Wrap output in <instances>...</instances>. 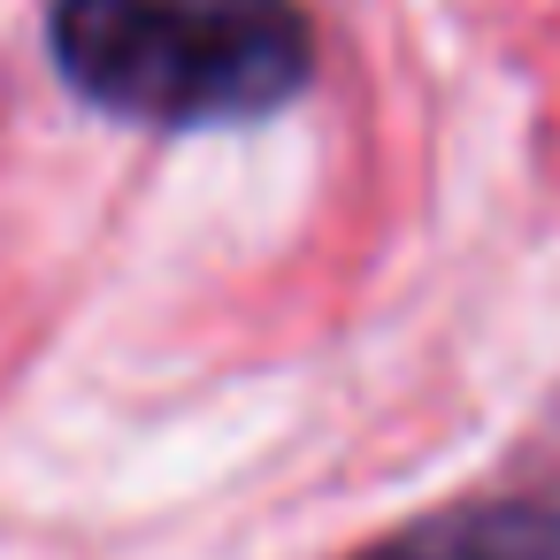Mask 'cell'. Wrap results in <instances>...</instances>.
Wrapping results in <instances>:
<instances>
[{
	"mask_svg": "<svg viewBox=\"0 0 560 560\" xmlns=\"http://www.w3.org/2000/svg\"><path fill=\"white\" fill-rule=\"evenodd\" d=\"M62 78L139 124H254L315 70L300 0H55Z\"/></svg>",
	"mask_w": 560,
	"mask_h": 560,
	"instance_id": "cell-1",
	"label": "cell"
},
{
	"mask_svg": "<svg viewBox=\"0 0 560 560\" xmlns=\"http://www.w3.org/2000/svg\"><path fill=\"white\" fill-rule=\"evenodd\" d=\"M353 560H560V506L506 499V506H453L415 529H392L384 545Z\"/></svg>",
	"mask_w": 560,
	"mask_h": 560,
	"instance_id": "cell-2",
	"label": "cell"
}]
</instances>
